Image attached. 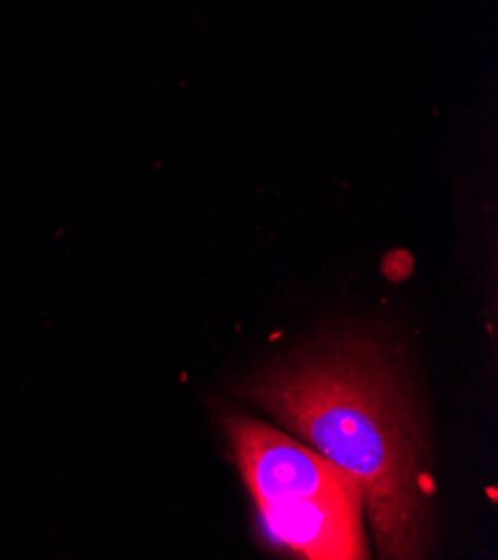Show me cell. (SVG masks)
Here are the masks:
<instances>
[{"mask_svg": "<svg viewBox=\"0 0 498 560\" xmlns=\"http://www.w3.org/2000/svg\"><path fill=\"white\" fill-rule=\"evenodd\" d=\"M244 396L349 476L382 558L427 551V438L390 347L328 335L248 380Z\"/></svg>", "mask_w": 498, "mask_h": 560, "instance_id": "obj_1", "label": "cell"}, {"mask_svg": "<svg viewBox=\"0 0 498 560\" xmlns=\"http://www.w3.org/2000/svg\"><path fill=\"white\" fill-rule=\"evenodd\" d=\"M227 431L257 508L360 495L347 474L278 429L251 418H229Z\"/></svg>", "mask_w": 498, "mask_h": 560, "instance_id": "obj_2", "label": "cell"}, {"mask_svg": "<svg viewBox=\"0 0 498 560\" xmlns=\"http://www.w3.org/2000/svg\"><path fill=\"white\" fill-rule=\"evenodd\" d=\"M266 532L306 560L367 558L362 495L317 498L291 505L257 508Z\"/></svg>", "mask_w": 498, "mask_h": 560, "instance_id": "obj_3", "label": "cell"}]
</instances>
